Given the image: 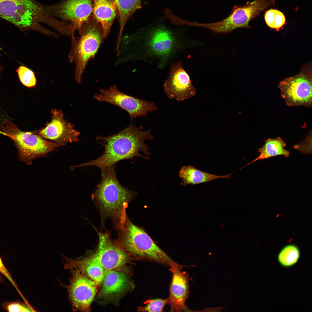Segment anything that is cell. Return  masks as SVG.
<instances>
[{
  "instance_id": "cell-1",
  "label": "cell",
  "mask_w": 312,
  "mask_h": 312,
  "mask_svg": "<svg viewBox=\"0 0 312 312\" xmlns=\"http://www.w3.org/2000/svg\"><path fill=\"white\" fill-rule=\"evenodd\" d=\"M163 25L144 29L134 36L135 59L163 69L176 60L183 51L192 46L185 33Z\"/></svg>"
},
{
  "instance_id": "cell-2",
  "label": "cell",
  "mask_w": 312,
  "mask_h": 312,
  "mask_svg": "<svg viewBox=\"0 0 312 312\" xmlns=\"http://www.w3.org/2000/svg\"><path fill=\"white\" fill-rule=\"evenodd\" d=\"M143 126L136 127L131 124L118 133L106 136L96 137L97 140L104 148L103 154L100 157L90 161L77 166V167L92 166L100 169L116 164L118 161L138 157L146 159L149 158L142 156V151L146 156L151 155L149 147L145 143L146 140H152L154 137L151 130H142Z\"/></svg>"
},
{
  "instance_id": "cell-3",
  "label": "cell",
  "mask_w": 312,
  "mask_h": 312,
  "mask_svg": "<svg viewBox=\"0 0 312 312\" xmlns=\"http://www.w3.org/2000/svg\"><path fill=\"white\" fill-rule=\"evenodd\" d=\"M116 164L100 169L102 178L91 197L100 213L102 225L104 226L105 220L109 219L118 231L125 225L129 203L137 194L119 182L115 171Z\"/></svg>"
},
{
  "instance_id": "cell-4",
  "label": "cell",
  "mask_w": 312,
  "mask_h": 312,
  "mask_svg": "<svg viewBox=\"0 0 312 312\" xmlns=\"http://www.w3.org/2000/svg\"><path fill=\"white\" fill-rule=\"evenodd\" d=\"M0 18L23 30H34L48 35L50 31L40 24L51 26L55 18L34 0H0Z\"/></svg>"
},
{
  "instance_id": "cell-5",
  "label": "cell",
  "mask_w": 312,
  "mask_h": 312,
  "mask_svg": "<svg viewBox=\"0 0 312 312\" xmlns=\"http://www.w3.org/2000/svg\"><path fill=\"white\" fill-rule=\"evenodd\" d=\"M116 240L127 253L145 261L169 265L174 261L152 239L142 228L127 217L125 225L118 231Z\"/></svg>"
},
{
  "instance_id": "cell-6",
  "label": "cell",
  "mask_w": 312,
  "mask_h": 312,
  "mask_svg": "<svg viewBox=\"0 0 312 312\" xmlns=\"http://www.w3.org/2000/svg\"><path fill=\"white\" fill-rule=\"evenodd\" d=\"M0 133L10 138L17 148L19 160L27 165L37 157H44L60 146L48 141L33 132L20 130L11 121L5 120L0 126Z\"/></svg>"
},
{
  "instance_id": "cell-7",
  "label": "cell",
  "mask_w": 312,
  "mask_h": 312,
  "mask_svg": "<svg viewBox=\"0 0 312 312\" xmlns=\"http://www.w3.org/2000/svg\"><path fill=\"white\" fill-rule=\"evenodd\" d=\"M79 32L80 36L78 40L76 41L74 35L71 36L73 44L69 58L75 63V79L80 83L88 62L94 58L105 38L101 24L92 16Z\"/></svg>"
},
{
  "instance_id": "cell-8",
  "label": "cell",
  "mask_w": 312,
  "mask_h": 312,
  "mask_svg": "<svg viewBox=\"0 0 312 312\" xmlns=\"http://www.w3.org/2000/svg\"><path fill=\"white\" fill-rule=\"evenodd\" d=\"M274 0H255L243 6L235 5L230 14L224 19L208 23L191 22V26L208 29L215 33L229 32L240 28H247L249 22L263 10L274 5Z\"/></svg>"
},
{
  "instance_id": "cell-9",
  "label": "cell",
  "mask_w": 312,
  "mask_h": 312,
  "mask_svg": "<svg viewBox=\"0 0 312 312\" xmlns=\"http://www.w3.org/2000/svg\"><path fill=\"white\" fill-rule=\"evenodd\" d=\"M40 4L47 13L61 19L74 31H79L92 16V0H61L52 5Z\"/></svg>"
},
{
  "instance_id": "cell-10",
  "label": "cell",
  "mask_w": 312,
  "mask_h": 312,
  "mask_svg": "<svg viewBox=\"0 0 312 312\" xmlns=\"http://www.w3.org/2000/svg\"><path fill=\"white\" fill-rule=\"evenodd\" d=\"M100 93L94 97L100 102H106L114 105L126 111L131 120L140 116H145L149 112L157 109L153 102H149L129 95L120 91L114 85L107 90L100 89Z\"/></svg>"
},
{
  "instance_id": "cell-11",
  "label": "cell",
  "mask_w": 312,
  "mask_h": 312,
  "mask_svg": "<svg viewBox=\"0 0 312 312\" xmlns=\"http://www.w3.org/2000/svg\"><path fill=\"white\" fill-rule=\"evenodd\" d=\"M312 86L311 76L302 72L281 81L278 87L287 105L310 107L312 105Z\"/></svg>"
},
{
  "instance_id": "cell-12",
  "label": "cell",
  "mask_w": 312,
  "mask_h": 312,
  "mask_svg": "<svg viewBox=\"0 0 312 312\" xmlns=\"http://www.w3.org/2000/svg\"><path fill=\"white\" fill-rule=\"evenodd\" d=\"M70 284L65 285L73 311L88 312L97 292V285L76 269H71Z\"/></svg>"
},
{
  "instance_id": "cell-13",
  "label": "cell",
  "mask_w": 312,
  "mask_h": 312,
  "mask_svg": "<svg viewBox=\"0 0 312 312\" xmlns=\"http://www.w3.org/2000/svg\"><path fill=\"white\" fill-rule=\"evenodd\" d=\"M168 76L163 84L164 90L168 97L182 101L194 96L196 89L180 60L170 65Z\"/></svg>"
},
{
  "instance_id": "cell-14",
  "label": "cell",
  "mask_w": 312,
  "mask_h": 312,
  "mask_svg": "<svg viewBox=\"0 0 312 312\" xmlns=\"http://www.w3.org/2000/svg\"><path fill=\"white\" fill-rule=\"evenodd\" d=\"M99 237L98 244L93 255L103 266L106 272L121 267L128 259L127 252L115 240H113L110 232L104 233L96 229Z\"/></svg>"
},
{
  "instance_id": "cell-15",
  "label": "cell",
  "mask_w": 312,
  "mask_h": 312,
  "mask_svg": "<svg viewBox=\"0 0 312 312\" xmlns=\"http://www.w3.org/2000/svg\"><path fill=\"white\" fill-rule=\"evenodd\" d=\"M51 113V121L38 135L45 139L54 141L60 146L68 142L78 141L80 133L74 129L70 123L65 120L62 112L55 109L52 110Z\"/></svg>"
},
{
  "instance_id": "cell-16",
  "label": "cell",
  "mask_w": 312,
  "mask_h": 312,
  "mask_svg": "<svg viewBox=\"0 0 312 312\" xmlns=\"http://www.w3.org/2000/svg\"><path fill=\"white\" fill-rule=\"evenodd\" d=\"M169 266L172 274L170 284L168 304L170 311H185L187 308L185 302L189 296L188 278L187 274L181 271L183 266L174 261Z\"/></svg>"
},
{
  "instance_id": "cell-17",
  "label": "cell",
  "mask_w": 312,
  "mask_h": 312,
  "mask_svg": "<svg viewBox=\"0 0 312 312\" xmlns=\"http://www.w3.org/2000/svg\"><path fill=\"white\" fill-rule=\"evenodd\" d=\"M64 258L65 269L78 270L97 285L101 284L106 272L93 255L81 259H73L65 256Z\"/></svg>"
},
{
  "instance_id": "cell-18",
  "label": "cell",
  "mask_w": 312,
  "mask_h": 312,
  "mask_svg": "<svg viewBox=\"0 0 312 312\" xmlns=\"http://www.w3.org/2000/svg\"><path fill=\"white\" fill-rule=\"evenodd\" d=\"M117 14L114 0H92V16L101 24L105 38L109 34Z\"/></svg>"
},
{
  "instance_id": "cell-19",
  "label": "cell",
  "mask_w": 312,
  "mask_h": 312,
  "mask_svg": "<svg viewBox=\"0 0 312 312\" xmlns=\"http://www.w3.org/2000/svg\"><path fill=\"white\" fill-rule=\"evenodd\" d=\"M101 284V293L105 297H111L121 294L133 285L125 274L114 270L106 272Z\"/></svg>"
},
{
  "instance_id": "cell-20",
  "label": "cell",
  "mask_w": 312,
  "mask_h": 312,
  "mask_svg": "<svg viewBox=\"0 0 312 312\" xmlns=\"http://www.w3.org/2000/svg\"><path fill=\"white\" fill-rule=\"evenodd\" d=\"M231 174L223 176L217 175L203 172L192 166L182 167L179 172L182 179L181 185H195L221 178H231Z\"/></svg>"
},
{
  "instance_id": "cell-21",
  "label": "cell",
  "mask_w": 312,
  "mask_h": 312,
  "mask_svg": "<svg viewBox=\"0 0 312 312\" xmlns=\"http://www.w3.org/2000/svg\"><path fill=\"white\" fill-rule=\"evenodd\" d=\"M117 9L120 29L116 45H120L124 29L129 18L142 7V0H114Z\"/></svg>"
},
{
  "instance_id": "cell-22",
  "label": "cell",
  "mask_w": 312,
  "mask_h": 312,
  "mask_svg": "<svg viewBox=\"0 0 312 312\" xmlns=\"http://www.w3.org/2000/svg\"><path fill=\"white\" fill-rule=\"evenodd\" d=\"M286 143L280 137L276 138H269L265 141L264 144L259 148L257 151L260 154L259 156L245 166L259 160L269 158L278 155H283L286 157L289 155V152L285 148Z\"/></svg>"
},
{
  "instance_id": "cell-23",
  "label": "cell",
  "mask_w": 312,
  "mask_h": 312,
  "mask_svg": "<svg viewBox=\"0 0 312 312\" xmlns=\"http://www.w3.org/2000/svg\"><path fill=\"white\" fill-rule=\"evenodd\" d=\"M300 255L299 250L293 245L286 246L280 251L278 260L283 266L289 267L293 265L298 261Z\"/></svg>"
},
{
  "instance_id": "cell-24",
  "label": "cell",
  "mask_w": 312,
  "mask_h": 312,
  "mask_svg": "<svg viewBox=\"0 0 312 312\" xmlns=\"http://www.w3.org/2000/svg\"><path fill=\"white\" fill-rule=\"evenodd\" d=\"M265 19L269 27L277 30L283 27L286 21L284 14L281 12L274 9L267 11L265 14Z\"/></svg>"
},
{
  "instance_id": "cell-25",
  "label": "cell",
  "mask_w": 312,
  "mask_h": 312,
  "mask_svg": "<svg viewBox=\"0 0 312 312\" xmlns=\"http://www.w3.org/2000/svg\"><path fill=\"white\" fill-rule=\"evenodd\" d=\"M16 72L21 82L24 86L29 88L35 86L36 80L33 71L25 66L21 65Z\"/></svg>"
},
{
  "instance_id": "cell-26",
  "label": "cell",
  "mask_w": 312,
  "mask_h": 312,
  "mask_svg": "<svg viewBox=\"0 0 312 312\" xmlns=\"http://www.w3.org/2000/svg\"><path fill=\"white\" fill-rule=\"evenodd\" d=\"M168 304V299L157 298L148 300L146 304L139 307V311L142 312H163L165 306Z\"/></svg>"
},
{
  "instance_id": "cell-27",
  "label": "cell",
  "mask_w": 312,
  "mask_h": 312,
  "mask_svg": "<svg viewBox=\"0 0 312 312\" xmlns=\"http://www.w3.org/2000/svg\"><path fill=\"white\" fill-rule=\"evenodd\" d=\"M3 308L6 311L10 312L33 311V309L29 303L18 301L13 302L5 301L2 304Z\"/></svg>"
},
{
  "instance_id": "cell-28",
  "label": "cell",
  "mask_w": 312,
  "mask_h": 312,
  "mask_svg": "<svg viewBox=\"0 0 312 312\" xmlns=\"http://www.w3.org/2000/svg\"><path fill=\"white\" fill-rule=\"evenodd\" d=\"M0 272L11 283L16 289L18 293L21 296L23 299L25 298L22 295L16 283V282L13 278L11 274L3 264L1 259L0 256Z\"/></svg>"
},
{
  "instance_id": "cell-29",
  "label": "cell",
  "mask_w": 312,
  "mask_h": 312,
  "mask_svg": "<svg viewBox=\"0 0 312 312\" xmlns=\"http://www.w3.org/2000/svg\"><path fill=\"white\" fill-rule=\"evenodd\" d=\"M2 275L3 274L0 272V284L5 283V281Z\"/></svg>"
},
{
  "instance_id": "cell-30",
  "label": "cell",
  "mask_w": 312,
  "mask_h": 312,
  "mask_svg": "<svg viewBox=\"0 0 312 312\" xmlns=\"http://www.w3.org/2000/svg\"><path fill=\"white\" fill-rule=\"evenodd\" d=\"M1 67L0 66V72H1Z\"/></svg>"
},
{
  "instance_id": "cell-31",
  "label": "cell",
  "mask_w": 312,
  "mask_h": 312,
  "mask_svg": "<svg viewBox=\"0 0 312 312\" xmlns=\"http://www.w3.org/2000/svg\"><path fill=\"white\" fill-rule=\"evenodd\" d=\"M0 49H1V48H0Z\"/></svg>"
}]
</instances>
